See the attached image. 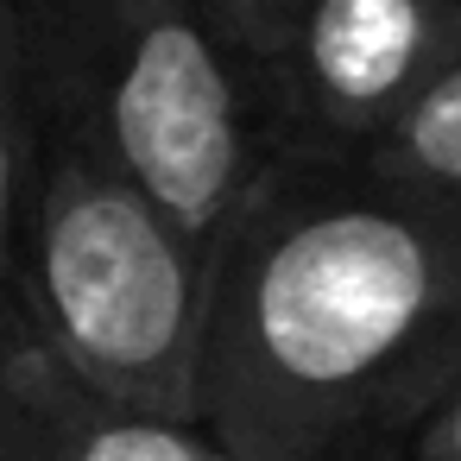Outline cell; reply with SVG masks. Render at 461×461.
I'll list each match as a JSON object with an SVG mask.
<instances>
[{"label":"cell","mask_w":461,"mask_h":461,"mask_svg":"<svg viewBox=\"0 0 461 461\" xmlns=\"http://www.w3.org/2000/svg\"><path fill=\"white\" fill-rule=\"evenodd\" d=\"M39 114L215 247L272 165L259 77L196 0H14Z\"/></svg>","instance_id":"2"},{"label":"cell","mask_w":461,"mask_h":461,"mask_svg":"<svg viewBox=\"0 0 461 461\" xmlns=\"http://www.w3.org/2000/svg\"><path fill=\"white\" fill-rule=\"evenodd\" d=\"M0 461H228L196 417H158L77 385L32 341L0 373Z\"/></svg>","instance_id":"5"},{"label":"cell","mask_w":461,"mask_h":461,"mask_svg":"<svg viewBox=\"0 0 461 461\" xmlns=\"http://www.w3.org/2000/svg\"><path fill=\"white\" fill-rule=\"evenodd\" d=\"M398 448H404V461H461V373H455V385L411 423V436H404Z\"/></svg>","instance_id":"9"},{"label":"cell","mask_w":461,"mask_h":461,"mask_svg":"<svg viewBox=\"0 0 461 461\" xmlns=\"http://www.w3.org/2000/svg\"><path fill=\"white\" fill-rule=\"evenodd\" d=\"M366 177L461 215V58L354 158Z\"/></svg>","instance_id":"7"},{"label":"cell","mask_w":461,"mask_h":461,"mask_svg":"<svg viewBox=\"0 0 461 461\" xmlns=\"http://www.w3.org/2000/svg\"><path fill=\"white\" fill-rule=\"evenodd\" d=\"M461 58V0H297L259 64L272 152L360 158Z\"/></svg>","instance_id":"4"},{"label":"cell","mask_w":461,"mask_h":461,"mask_svg":"<svg viewBox=\"0 0 461 461\" xmlns=\"http://www.w3.org/2000/svg\"><path fill=\"white\" fill-rule=\"evenodd\" d=\"M20 329L77 385L196 417L209 247L45 114L20 234Z\"/></svg>","instance_id":"3"},{"label":"cell","mask_w":461,"mask_h":461,"mask_svg":"<svg viewBox=\"0 0 461 461\" xmlns=\"http://www.w3.org/2000/svg\"><path fill=\"white\" fill-rule=\"evenodd\" d=\"M196 7L215 20V32L247 58V70L259 77V64H266V51H272V39H278V26L291 20V7L297 0H196Z\"/></svg>","instance_id":"8"},{"label":"cell","mask_w":461,"mask_h":461,"mask_svg":"<svg viewBox=\"0 0 461 461\" xmlns=\"http://www.w3.org/2000/svg\"><path fill=\"white\" fill-rule=\"evenodd\" d=\"M39 165V95L26 70V39L14 0H0V348H26L20 329V234H26V196Z\"/></svg>","instance_id":"6"},{"label":"cell","mask_w":461,"mask_h":461,"mask_svg":"<svg viewBox=\"0 0 461 461\" xmlns=\"http://www.w3.org/2000/svg\"><path fill=\"white\" fill-rule=\"evenodd\" d=\"M335 461H404L398 442H373V448H354V455H335Z\"/></svg>","instance_id":"10"},{"label":"cell","mask_w":461,"mask_h":461,"mask_svg":"<svg viewBox=\"0 0 461 461\" xmlns=\"http://www.w3.org/2000/svg\"><path fill=\"white\" fill-rule=\"evenodd\" d=\"M461 373V215L272 152L209 247L196 423L228 461L404 442Z\"/></svg>","instance_id":"1"},{"label":"cell","mask_w":461,"mask_h":461,"mask_svg":"<svg viewBox=\"0 0 461 461\" xmlns=\"http://www.w3.org/2000/svg\"><path fill=\"white\" fill-rule=\"evenodd\" d=\"M0 373H7V348H0Z\"/></svg>","instance_id":"11"}]
</instances>
